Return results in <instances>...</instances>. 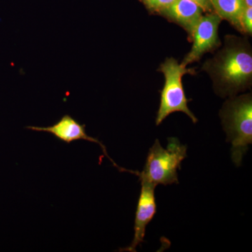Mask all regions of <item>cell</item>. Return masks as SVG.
<instances>
[{
    "label": "cell",
    "mask_w": 252,
    "mask_h": 252,
    "mask_svg": "<svg viewBox=\"0 0 252 252\" xmlns=\"http://www.w3.org/2000/svg\"><path fill=\"white\" fill-rule=\"evenodd\" d=\"M221 18L215 12L207 13L202 16L192 34L193 44L190 52L184 59L182 64L185 66L198 61L209 51L220 45L218 28Z\"/></svg>",
    "instance_id": "obj_5"
},
{
    "label": "cell",
    "mask_w": 252,
    "mask_h": 252,
    "mask_svg": "<svg viewBox=\"0 0 252 252\" xmlns=\"http://www.w3.org/2000/svg\"><path fill=\"white\" fill-rule=\"evenodd\" d=\"M140 1H142V0H140Z\"/></svg>",
    "instance_id": "obj_14"
},
{
    "label": "cell",
    "mask_w": 252,
    "mask_h": 252,
    "mask_svg": "<svg viewBox=\"0 0 252 252\" xmlns=\"http://www.w3.org/2000/svg\"><path fill=\"white\" fill-rule=\"evenodd\" d=\"M242 31L252 35V8L246 7L241 20Z\"/></svg>",
    "instance_id": "obj_11"
},
{
    "label": "cell",
    "mask_w": 252,
    "mask_h": 252,
    "mask_svg": "<svg viewBox=\"0 0 252 252\" xmlns=\"http://www.w3.org/2000/svg\"><path fill=\"white\" fill-rule=\"evenodd\" d=\"M177 0H142V3L150 12L158 14L162 10L166 9Z\"/></svg>",
    "instance_id": "obj_10"
},
{
    "label": "cell",
    "mask_w": 252,
    "mask_h": 252,
    "mask_svg": "<svg viewBox=\"0 0 252 252\" xmlns=\"http://www.w3.org/2000/svg\"><path fill=\"white\" fill-rule=\"evenodd\" d=\"M203 12L202 8L191 0H177L166 9L160 11L158 14L180 25L191 37Z\"/></svg>",
    "instance_id": "obj_8"
},
{
    "label": "cell",
    "mask_w": 252,
    "mask_h": 252,
    "mask_svg": "<svg viewBox=\"0 0 252 252\" xmlns=\"http://www.w3.org/2000/svg\"><path fill=\"white\" fill-rule=\"evenodd\" d=\"M222 125L230 142L231 158L240 166L244 156L252 143V98L251 94L230 97L220 112Z\"/></svg>",
    "instance_id": "obj_3"
},
{
    "label": "cell",
    "mask_w": 252,
    "mask_h": 252,
    "mask_svg": "<svg viewBox=\"0 0 252 252\" xmlns=\"http://www.w3.org/2000/svg\"><path fill=\"white\" fill-rule=\"evenodd\" d=\"M182 63H179L173 58L167 59L160 66V71L165 77V84L160 93V102L157 113L156 124H160L174 112L185 113L193 123L198 122L193 113L188 107L189 99L186 97L182 77L187 74H194L195 71Z\"/></svg>",
    "instance_id": "obj_4"
},
{
    "label": "cell",
    "mask_w": 252,
    "mask_h": 252,
    "mask_svg": "<svg viewBox=\"0 0 252 252\" xmlns=\"http://www.w3.org/2000/svg\"><path fill=\"white\" fill-rule=\"evenodd\" d=\"M214 11L242 31L241 20L246 9L245 0H211Z\"/></svg>",
    "instance_id": "obj_9"
},
{
    "label": "cell",
    "mask_w": 252,
    "mask_h": 252,
    "mask_svg": "<svg viewBox=\"0 0 252 252\" xmlns=\"http://www.w3.org/2000/svg\"><path fill=\"white\" fill-rule=\"evenodd\" d=\"M214 81L215 91L222 97H234L252 84V54L248 41L226 36L225 46L203 67Z\"/></svg>",
    "instance_id": "obj_1"
},
{
    "label": "cell",
    "mask_w": 252,
    "mask_h": 252,
    "mask_svg": "<svg viewBox=\"0 0 252 252\" xmlns=\"http://www.w3.org/2000/svg\"><path fill=\"white\" fill-rule=\"evenodd\" d=\"M167 148L164 149L157 139L149 149L142 172L127 170L139 177L141 183L170 185L178 184L177 171L182 169L181 164L187 157V147L176 137H169Z\"/></svg>",
    "instance_id": "obj_2"
},
{
    "label": "cell",
    "mask_w": 252,
    "mask_h": 252,
    "mask_svg": "<svg viewBox=\"0 0 252 252\" xmlns=\"http://www.w3.org/2000/svg\"><path fill=\"white\" fill-rule=\"evenodd\" d=\"M142 184V189L137 203L134 225L133 240L130 246L122 251L136 252V249L144 243L146 228L153 220L157 213V202L155 198V186L147 183Z\"/></svg>",
    "instance_id": "obj_6"
},
{
    "label": "cell",
    "mask_w": 252,
    "mask_h": 252,
    "mask_svg": "<svg viewBox=\"0 0 252 252\" xmlns=\"http://www.w3.org/2000/svg\"><path fill=\"white\" fill-rule=\"evenodd\" d=\"M245 6L246 7H252V0H245Z\"/></svg>",
    "instance_id": "obj_13"
},
{
    "label": "cell",
    "mask_w": 252,
    "mask_h": 252,
    "mask_svg": "<svg viewBox=\"0 0 252 252\" xmlns=\"http://www.w3.org/2000/svg\"><path fill=\"white\" fill-rule=\"evenodd\" d=\"M191 1H194L195 4H197L199 6H200L205 12H214L211 0H191Z\"/></svg>",
    "instance_id": "obj_12"
},
{
    "label": "cell",
    "mask_w": 252,
    "mask_h": 252,
    "mask_svg": "<svg viewBox=\"0 0 252 252\" xmlns=\"http://www.w3.org/2000/svg\"><path fill=\"white\" fill-rule=\"evenodd\" d=\"M26 128L29 130L37 131V132H46L54 135L56 138L67 144L72 143L74 141L86 140L89 142L99 144L102 152L114 166L118 167L120 170L122 167L118 166L115 162L109 157L106 147L102 142L97 139L88 135L86 132V125L80 124L71 116L66 114L61 118V120L53 126L48 127H39V126H26Z\"/></svg>",
    "instance_id": "obj_7"
}]
</instances>
